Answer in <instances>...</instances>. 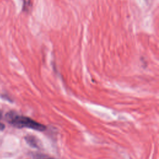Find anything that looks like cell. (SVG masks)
Masks as SVG:
<instances>
[{"mask_svg":"<svg viewBox=\"0 0 159 159\" xmlns=\"http://www.w3.org/2000/svg\"><path fill=\"white\" fill-rule=\"evenodd\" d=\"M6 119L11 125L19 129L29 128L38 131H43L46 129L44 125L31 118L17 114L12 111H10L6 114Z\"/></svg>","mask_w":159,"mask_h":159,"instance_id":"obj_1","label":"cell"},{"mask_svg":"<svg viewBox=\"0 0 159 159\" xmlns=\"http://www.w3.org/2000/svg\"><path fill=\"white\" fill-rule=\"evenodd\" d=\"M34 159H57V158L50 157H46L41 154H35L34 155Z\"/></svg>","mask_w":159,"mask_h":159,"instance_id":"obj_3","label":"cell"},{"mask_svg":"<svg viewBox=\"0 0 159 159\" xmlns=\"http://www.w3.org/2000/svg\"><path fill=\"white\" fill-rule=\"evenodd\" d=\"M2 118V111L0 110V130H3L5 129V125L1 122V119Z\"/></svg>","mask_w":159,"mask_h":159,"instance_id":"obj_4","label":"cell"},{"mask_svg":"<svg viewBox=\"0 0 159 159\" xmlns=\"http://www.w3.org/2000/svg\"><path fill=\"white\" fill-rule=\"evenodd\" d=\"M25 140L26 142L32 147H34V148L40 147V142L33 135H27L25 137Z\"/></svg>","mask_w":159,"mask_h":159,"instance_id":"obj_2","label":"cell"}]
</instances>
